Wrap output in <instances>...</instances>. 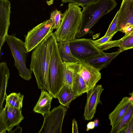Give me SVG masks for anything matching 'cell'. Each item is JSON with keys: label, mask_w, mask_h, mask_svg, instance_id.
Here are the masks:
<instances>
[{"label": "cell", "mask_w": 133, "mask_h": 133, "mask_svg": "<svg viewBox=\"0 0 133 133\" xmlns=\"http://www.w3.org/2000/svg\"><path fill=\"white\" fill-rule=\"evenodd\" d=\"M6 41L9 45L14 60V65L19 75L23 79L29 81L32 78L33 72L26 66V60L28 52L25 43L14 35L8 34Z\"/></svg>", "instance_id": "cell-5"}, {"label": "cell", "mask_w": 133, "mask_h": 133, "mask_svg": "<svg viewBox=\"0 0 133 133\" xmlns=\"http://www.w3.org/2000/svg\"><path fill=\"white\" fill-rule=\"evenodd\" d=\"M54 33L49 34L32 51L30 65L38 88L49 92V71L51 56L56 40Z\"/></svg>", "instance_id": "cell-1"}, {"label": "cell", "mask_w": 133, "mask_h": 133, "mask_svg": "<svg viewBox=\"0 0 133 133\" xmlns=\"http://www.w3.org/2000/svg\"><path fill=\"white\" fill-rule=\"evenodd\" d=\"M114 47H118L119 50L121 52L133 49V34L129 32L120 39L110 41L100 46L98 48L103 51Z\"/></svg>", "instance_id": "cell-14"}, {"label": "cell", "mask_w": 133, "mask_h": 133, "mask_svg": "<svg viewBox=\"0 0 133 133\" xmlns=\"http://www.w3.org/2000/svg\"><path fill=\"white\" fill-rule=\"evenodd\" d=\"M132 133H133V131H132Z\"/></svg>", "instance_id": "cell-36"}, {"label": "cell", "mask_w": 133, "mask_h": 133, "mask_svg": "<svg viewBox=\"0 0 133 133\" xmlns=\"http://www.w3.org/2000/svg\"><path fill=\"white\" fill-rule=\"evenodd\" d=\"M103 90L101 85H96L86 92L87 98L84 114L85 120H91L96 112L97 105L99 104H102L100 100V96Z\"/></svg>", "instance_id": "cell-11"}, {"label": "cell", "mask_w": 133, "mask_h": 133, "mask_svg": "<svg viewBox=\"0 0 133 133\" xmlns=\"http://www.w3.org/2000/svg\"><path fill=\"white\" fill-rule=\"evenodd\" d=\"M129 32L131 34H133V29L131 31Z\"/></svg>", "instance_id": "cell-35"}, {"label": "cell", "mask_w": 133, "mask_h": 133, "mask_svg": "<svg viewBox=\"0 0 133 133\" xmlns=\"http://www.w3.org/2000/svg\"><path fill=\"white\" fill-rule=\"evenodd\" d=\"M133 117V101L127 111L114 126L112 127L110 133H120L128 126Z\"/></svg>", "instance_id": "cell-21"}, {"label": "cell", "mask_w": 133, "mask_h": 133, "mask_svg": "<svg viewBox=\"0 0 133 133\" xmlns=\"http://www.w3.org/2000/svg\"><path fill=\"white\" fill-rule=\"evenodd\" d=\"M20 109L9 107L6 104L0 110V133H10L15 125H19L24 117Z\"/></svg>", "instance_id": "cell-9"}, {"label": "cell", "mask_w": 133, "mask_h": 133, "mask_svg": "<svg viewBox=\"0 0 133 133\" xmlns=\"http://www.w3.org/2000/svg\"><path fill=\"white\" fill-rule=\"evenodd\" d=\"M119 10L118 11L115 16L110 25L104 36H108L114 35L119 31L118 21Z\"/></svg>", "instance_id": "cell-25"}, {"label": "cell", "mask_w": 133, "mask_h": 133, "mask_svg": "<svg viewBox=\"0 0 133 133\" xmlns=\"http://www.w3.org/2000/svg\"><path fill=\"white\" fill-rule=\"evenodd\" d=\"M79 62L80 71L86 83L88 91L93 88L101 79L100 70L85 61Z\"/></svg>", "instance_id": "cell-13"}, {"label": "cell", "mask_w": 133, "mask_h": 133, "mask_svg": "<svg viewBox=\"0 0 133 133\" xmlns=\"http://www.w3.org/2000/svg\"><path fill=\"white\" fill-rule=\"evenodd\" d=\"M117 5L115 0H98L83 7L81 24L75 38L83 37L102 16L115 8Z\"/></svg>", "instance_id": "cell-2"}, {"label": "cell", "mask_w": 133, "mask_h": 133, "mask_svg": "<svg viewBox=\"0 0 133 133\" xmlns=\"http://www.w3.org/2000/svg\"><path fill=\"white\" fill-rule=\"evenodd\" d=\"M63 63L65 84L72 88L73 80L80 71L79 62L77 61Z\"/></svg>", "instance_id": "cell-18"}, {"label": "cell", "mask_w": 133, "mask_h": 133, "mask_svg": "<svg viewBox=\"0 0 133 133\" xmlns=\"http://www.w3.org/2000/svg\"><path fill=\"white\" fill-rule=\"evenodd\" d=\"M49 93L55 98L65 85L64 64L61 58L56 39L51 56L49 71Z\"/></svg>", "instance_id": "cell-4"}, {"label": "cell", "mask_w": 133, "mask_h": 133, "mask_svg": "<svg viewBox=\"0 0 133 133\" xmlns=\"http://www.w3.org/2000/svg\"><path fill=\"white\" fill-rule=\"evenodd\" d=\"M98 0H61L63 3H68L82 7L94 3Z\"/></svg>", "instance_id": "cell-27"}, {"label": "cell", "mask_w": 133, "mask_h": 133, "mask_svg": "<svg viewBox=\"0 0 133 133\" xmlns=\"http://www.w3.org/2000/svg\"><path fill=\"white\" fill-rule=\"evenodd\" d=\"M24 95L20 93H11L6 95L5 98L6 103L8 105L14 108L20 109L22 107Z\"/></svg>", "instance_id": "cell-24"}, {"label": "cell", "mask_w": 133, "mask_h": 133, "mask_svg": "<svg viewBox=\"0 0 133 133\" xmlns=\"http://www.w3.org/2000/svg\"><path fill=\"white\" fill-rule=\"evenodd\" d=\"M57 42L59 52L63 62L78 61L71 52L69 47V42Z\"/></svg>", "instance_id": "cell-22"}, {"label": "cell", "mask_w": 133, "mask_h": 133, "mask_svg": "<svg viewBox=\"0 0 133 133\" xmlns=\"http://www.w3.org/2000/svg\"><path fill=\"white\" fill-rule=\"evenodd\" d=\"M133 131V117L126 128L122 131L120 133H132Z\"/></svg>", "instance_id": "cell-29"}, {"label": "cell", "mask_w": 133, "mask_h": 133, "mask_svg": "<svg viewBox=\"0 0 133 133\" xmlns=\"http://www.w3.org/2000/svg\"><path fill=\"white\" fill-rule=\"evenodd\" d=\"M15 130L11 131L10 133H21L22 132V127H20L19 125H18Z\"/></svg>", "instance_id": "cell-32"}, {"label": "cell", "mask_w": 133, "mask_h": 133, "mask_svg": "<svg viewBox=\"0 0 133 133\" xmlns=\"http://www.w3.org/2000/svg\"><path fill=\"white\" fill-rule=\"evenodd\" d=\"M82 18L81 8L69 3L68 8L62 14L58 28L54 33L57 42H70L75 38Z\"/></svg>", "instance_id": "cell-3"}, {"label": "cell", "mask_w": 133, "mask_h": 133, "mask_svg": "<svg viewBox=\"0 0 133 133\" xmlns=\"http://www.w3.org/2000/svg\"><path fill=\"white\" fill-rule=\"evenodd\" d=\"M10 72L6 63L2 62L0 63V109L3 108V103L5 99L6 94V89L9 77Z\"/></svg>", "instance_id": "cell-19"}, {"label": "cell", "mask_w": 133, "mask_h": 133, "mask_svg": "<svg viewBox=\"0 0 133 133\" xmlns=\"http://www.w3.org/2000/svg\"><path fill=\"white\" fill-rule=\"evenodd\" d=\"M11 4L8 0H0V51L6 41L10 24Z\"/></svg>", "instance_id": "cell-12"}, {"label": "cell", "mask_w": 133, "mask_h": 133, "mask_svg": "<svg viewBox=\"0 0 133 133\" xmlns=\"http://www.w3.org/2000/svg\"><path fill=\"white\" fill-rule=\"evenodd\" d=\"M41 90L40 96L33 111L43 116L50 111L51 103L54 97L48 91L44 90Z\"/></svg>", "instance_id": "cell-16"}, {"label": "cell", "mask_w": 133, "mask_h": 133, "mask_svg": "<svg viewBox=\"0 0 133 133\" xmlns=\"http://www.w3.org/2000/svg\"><path fill=\"white\" fill-rule=\"evenodd\" d=\"M62 15L61 11L57 9L54 11L51 14L49 19L53 24L54 29L57 30L59 27L61 22Z\"/></svg>", "instance_id": "cell-26"}, {"label": "cell", "mask_w": 133, "mask_h": 133, "mask_svg": "<svg viewBox=\"0 0 133 133\" xmlns=\"http://www.w3.org/2000/svg\"><path fill=\"white\" fill-rule=\"evenodd\" d=\"M114 35H112L108 36H104L101 38L95 41L92 40V42L94 45L97 48L104 44L110 41Z\"/></svg>", "instance_id": "cell-28"}, {"label": "cell", "mask_w": 133, "mask_h": 133, "mask_svg": "<svg viewBox=\"0 0 133 133\" xmlns=\"http://www.w3.org/2000/svg\"><path fill=\"white\" fill-rule=\"evenodd\" d=\"M131 98L128 97H124L109 115V118L112 127L117 124L127 111L133 101Z\"/></svg>", "instance_id": "cell-15"}, {"label": "cell", "mask_w": 133, "mask_h": 133, "mask_svg": "<svg viewBox=\"0 0 133 133\" xmlns=\"http://www.w3.org/2000/svg\"><path fill=\"white\" fill-rule=\"evenodd\" d=\"M54 29L50 19L39 24L29 31L25 36V43L28 52L34 49Z\"/></svg>", "instance_id": "cell-8"}, {"label": "cell", "mask_w": 133, "mask_h": 133, "mask_svg": "<svg viewBox=\"0 0 133 133\" xmlns=\"http://www.w3.org/2000/svg\"><path fill=\"white\" fill-rule=\"evenodd\" d=\"M119 10V31L126 34L133 29V0H122Z\"/></svg>", "instance_id": "cell-10"}, {"label": "cell", "mask_w": 133, "mask_h": 133, "mask_svg": "<svg viewBox=\"0 0 133 133\" xmlns=\"http://www.w3.org/2000/svg\"><path fill=\"white\" fill-rule=\"evenodd\" d=\"M77 97L72 88L65 85L59 91L56 98L58 99L60 105L65 107L67 110L71 102Z\"/></svg>", "instance_id": "cell-20"}, {"label": "cell", "mask_w": 133, "mask_h": 133, "mask_svg": "<svg viewBox=\"0 0 133 133\" xmlns=\"http://www.w3.org/2000/svg\"><path fill=\"white\" fill-rule=\"evenodd\" d=\"M72 133H78V124L75 118L72 120Z\"/></svg>", "instance_id": "cell-30"}, {"label": "cell", "mask_w": 133, "mask_h": 133, "mask_svg": "<svg viewBox=\"0 0 133 133\" xmlns=\"http://www.w3.org/2000/svg\"><path fill=\"white\" fill-rule=\"evenodd\" d=\"M121 52L119 50L111 53H105L94 57L85 60L95 68L100 70L107 67L112 60Z\"/></svg>", "instance_id": "cell-17"}, {"label": "cell", "mask_w": 133, "mask_h": 133, "mask_svg": "<svg viewBox=\"0 0 133 133\" xmlns=\"http://www.w3.org/2000/svg\"><path fill=\"white\" fill-rule=\"evenodd\" d=\"M87 131H88L90 129H92L95 127L94 122L91 121L89 122L87 125Z\"/></svg>", "instance_id": "cell-31"}, {"label": "cell", "mask_w": 133, "mask_h": 133, "mask_svg": "<svg viewBox=\"0 0 133 133\" xmlns=\"http://www.w3.org/2000/svg\"><path fill=\"white\" fill-rule=\"evenodd\" d=\"M94 122L95 127H97L99 121L97 119H96L95 120Z\"/></svg>", "instance_id": "cell-33"}, {"label": "cell", "mask_w": 133, "mask_h": 133, "mask_svg": "<svg viewBox=\"0 0 133 133\" xmlns=\"http://www.w3.org/2000/svg\"><path fill=\"white\" fill-rule=\"evenodd\" d=\"M131 98H133V92H132V93L131 94Z\"/></svg>", "instance_id": "cell-34"}, {"label": "cell", "mask_w": 133, "mask_h": 133, "mask_svg": "<svg viewBox=\"0 0 133 133\" xmlns=\"http://www.w3.org/2000/svg\"><path fill=\"white\" fill-rule=\"evenodd\" d=\"M61 105L43 116L44 121L38 133H62V127L67 111Z\"/></svg>", "instance_id": "cell-7"}, {"label": "cell", "mask_w": 133, "mask_h": 133, "mask_svg": "<svg viewBox=\"0 0 133 133\" xmlns=\"http://www.w3.org/2000/svg\"><path fill=\"white\" fill-rule=\"evenodd\" d=\"M73 56L79 61H85L105 52L97 48L91 39L75 38L69 42Z\"/></svg>", "instance_id": "cell-6"}, {"label": "cell", "mask_w": 133, "mask_h": 133, "mask_svg": "<svg viewBox=\"0 0 133 133\" xmlns=\"http://www.w3.org/2000/svg\"><path fill=\"white\" fill-rule=\"evenodd\" d=\"M72 89L78 97L81 96L88 91L87 85L80 71L73 80Z\"/></svg>", "instance_id": "cell-23"}]
</instances>
